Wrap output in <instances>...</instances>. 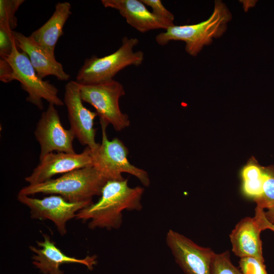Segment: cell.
Listing matches in <instances>:
<instances>
[{
    "label": "cell",
    "instance_id": "cell-1",
    "mask_svg": "<svg viewBox=\"0 0 274 274\" xmlns=\"http://www.w3.org/2000/svg\"><path fill=\"white\" fill-rule=\"evenodd\" d=\"M144 190L141 186L129 187L127 179L108 180L102 188L99 200L79 211L75 218L83 221L90 220L88 227L91 229H119L122 224L124 210H142Z\"/></svg>",
    "mask_w": 274,
    "mask_h": 274
},
{
    "label": "cell",
    "instance_id": "cell-2",
    "mask_svg": "<svg viewBox=\"0 0 274 274\" xmlns=\"http://www.w3.org/2000/svg\"><path fill=\"white\" fill-rule=\"evenodd\" d=\"M108 180L93 166L79 168L43 183L29 184L19 194L30 196L39 193L58 195L73 202L92 200L100 195Z\"/></svg>",
    "mask_w": 274,
    "mask_h": 274
},
{
    "label": "cell",
    "instance_id": "cell-3",
    "mask_svg": "<svg viewBox=\"0 0 274 274\" xmlns=\"http://www.w3.org/2000/svg\"><path fill=\"white\" fill-rule=\"evenodd\" d=\"M231 19V15L225 5L216 1L213 12L207 20L194 24L174 25L157 35L155 40L161 46L171 41H184L186 51L196 56L204 46L212 43L213 38L222 35Z\"/></svg>",
    "mask_w": 274,
    "mask_h": 274
},
{
    "label": "cell",
    "instance_id": "cell-4",
    "mask_svg": "<svg viewBox=\"0 0 274 274\" xmlns=\"http://www.w3.org/2000/svg\"><path fill=\"white\" fill-rule=\"evenodd\" d=\"M139 42L137 38L125 37L121 46L114 53L102 57L93 55L86 58L78 72L76 81L81 84L109 81L127 66L141 65L144 60V53L134 51Z\"/></svg>",
    "mask_w": 274,
    "mask_h": 274
},
{
    "label": "cell",
    "instance_id": "cell-5",
    "mask_svg": "<svg viewBox=\"0 0 274 274\" xmlns=\"http://www.w3.org/2000/svg\"><path fill=\"white\" fill-rule=\"evenodd\" d=\"M102 139L97 149L91 152L93 166L108 180H122V173L136 178L145 187H149L150 180L148 172L131 164L127 158L129 151L117 138L109 140L106 133L107 125L100 123Z\"/></svg>",
    "mask_w": 274,
    "mask_h": 274
},
{
    "label": "cell",
    "instance_id": "cell-6",
    "mask_svg": "<svg viewBox=\"0 0 274 274\" xmlns=\"http://www.w3.org/2000/svg\"><path fill=\"white\" fill-rule=\"evenodd\" d=\"M79 84L83 101L94 108L100 123L111 124L118 131L130 125L128 115L119 107V99L125 93L121 83L113 79L96 84Z\"/></svg>",
    "mask_w": 274,
    "mask_h": 274
},
{
    "label": "cell",
    "instance_id": "cell-7",
    "mask_svg": "<svg viewBox=\"0 0 274 274\" xmlns=\"http://www.w3.org/2000/svg\"><path fill=\"white\" fill-rule=\"evenodd\" d=\"M5 59L13 68L14 80L19 81L21 88L27 92V101L40 110L44 108L43 99L55 106L64 105L63 101L58 95L57 88L38 76L26 54L18 50L15 40L11 54Z\"/></svg>",
    "mask_w": 274,
    "mask_h": 274
},
{
    "label": "cell",
    "instance_id": "cell-8",
    "mask_svg": "<svg viewBox=\"0 0 274 274\" xmlns=\"http://www.w3.org/2000/svg\"><path fill=\"white\" fill-rule=\"evenodd\" d=\"M17 198L20 203L29 208L31 218L51 221L62 236L67 232L66 222L75 218L79 211L93 203L92 200L70 202L62 196L55 194L39 199L18 194Z\"/></svg>",
    "mask_w": 274,
    "mask_h": 274
},
{
    "label": "cell",
    "instance_id": "cell-9",
    "mask_svg": "<svg viewBox=\"0 0 274 274\" xmlns=\"http://www.w3.org/2000/svg\"><path fill=\"white\" fill-rule=\"evenodd\" d=\"M63 102L66 106L70 129L82 145L95 151L99 144L95 141L96 129L94 120L97 116L95 112L86 108L81 97L79 84L71 81L65 86Z\"/></svg>",
    "mask_w": 274,
    "mask_h": 274
},
{
    "label": "cell",
    "instance_id": "cell-10",
    "mask_svg": "<svg viewBox=\"0 0 274 274\" xmlns=\"http://www.w3.org/2000/svg\"><path fill=\"white\" fill-rule=\"evenodd\" d=\"M165 241L177 263L185 274H211L215 253L201 247L184 235L169 229Z\"/></svg>",
    "mask_w": 274,
    "mask_h": 274
},
{
    "label": "cell",
    "instance_id": "cell-11",
    "mask_svg": "<svg viewBox=\"0 0 274 274\" xmlns=\"http://www.w3.org/2000/svg\"><path fill=\"white\" fill-rule=\"evenodd\" d=\"M34 134L40 146L39 159L54 151L76 153L73 144L75 136L70 129L62 126L58 111L53 104H49L42 113Z\"/></svg>",
    "mask_w": 274,
    "mask_h": 274
},
{
    "label": "cell",
    "instance_id": "cell-12",
    "mask_svg": "<svg viewBox=\"0 0 274 274\" xmlns=\"http://www.w3.org/2000/svg\"><path fill=\"white\" fill-rule=\"evenodd\" d=\"M39 161L31 174L24 178L29 184L43 183L55 175L93 166L91 150L88 147L81 153L51 152Z\"/></svg>",
    "mask_w": 274,
    "mask_h": 274
},
{
    "label": "cell",
    "instance_id": "cell-13",
    "mask_svg": "<svg viewBox=\"0 0 274 274\" xmlns=\"http://www.w3.org/2000/svg\"><path fill=\"white\" fill-rule=\"evenodd\" d=\"M43 241H37L39 247L29 246L34 253L32 264L43 274H63L60 266L63 264L79 263L85 265L91 270L96 264V256L88 255L83 259L70 257L63 253L48 234H43Z\"/></svg>",
    "mask_w": 274,
    "mask_h": 274
},
{
    "label": "cell",
    "instance_id": "cell-14",
    "mask_svg": "<svg viewBox=\"0 0 274 274\" xmlns=\"http://www.w3.org/2000/svg\"><path fill=\"white\" fill-rule=\"evenodd\" d=\"M101 2L105 8L118 11L128 24L141 32L166 30L173 26L150 12L141 0H102Z\"/></svg>",
    "mask_w": 274,
    "mask_h": 274
},
{
    "label": "cell",
    "instance_id": "cell-15",
    "mask_svg": "<svg viewBox=\"0 0 274 274\" xmlns=\"http://www.w3.org/2000/svg\"><path fill=\"white\" fill-rule=\"evenodd\" d=\"M13 36L17 47L28 56L38 76L42 79L53 76L61 81H67L70 75L66 73L62 65L55 58L51 57L40 45L29 37L13 31Z\"/></svg>",
    "mask_w": 274,
    "mask_h": 274
},
{
    "label": "cell",
    "instance_id": "cell-16",
    "mask_svg": "<svg viewBox=\"0 0 274 274\" xmlns=\"http://www.w3.org/2000/svg\"><path fill=\"white\" fill-rule=\"evenodd\" d=\"M262 231L255 217L242 219L229 235L234 254L240 258L251 257L264 261L260 238Z\"/></svg>",
    "mask_w": 274,
    "mask_h": 274
},
{
    "label": "cell",
    "instance_id": "cell-17",
    "mask_svg": "<svg viewBox=\"0 0 274 274\" xmlns=\"http://www.w3.org/2000/svg\"><path fill=\"white\" fill-rule=\"evenodd\" d=\"M71 8L68 2H58L50 18L28 36L53 58L56 45L63 35L64 25L72 14Z\"/></svg>",
    "mask_w": 274,
    "mask_h": 274
},
{
    "label": "cell",
    "instance_id": "cell-18",
    "mask_svg": "<svg viewBox=\"0 0 274 274\" xmlns=\"http://www.w3.org/2000/svg\"><path fill=\"white\" fill-rule=\"evenodd\" d=\"M242 177L244 193L254 199L259 197L262 192L263 167L261 166L253 158L243 167Z\"/></svg>",
    "mask_w": 274,
    "mask_h": 274
},
{
    "label": "cell",
    "instance_id": "cell-19",
    "mask_svg": "<svg viewBox=\"0 0 274 274\" xmlns=\"http://www.w3.org/2000/svg\"><path fill=\"white\" fill-rule=\"evenodd\" d=\"M264 181L261 195L254 199L262 209L274 207V166L263 167Z\"/></svg>",
    "mask_w": 274,
    "mask_h": 274
},
{
    "label": "cell",
    "instance_id": "cell-20",
    "mask_svg": "<svg viewBox=\"0 0 274 274\" xmlns=\"http://www.w3.org/2000/svg\"><path fill=\"white\" fill-rule=\"evenodd\" d=\"M24 0H0V27L13 30L17 25L15 13Z\"/></svg>",
    "mask_w": 274,
    "mask_h": 274
},
{
    "label": "cell",
    "instance_id": "cell-21",
    "mask_svg": "<svg viewBox=\"0 0 274 274\" xmlns=\"http://www.w3.org/2000/svg\"><path fill=\"white\" fill-rule=\"evenodd\" d=\"M211 274H242L231 262L228 251L215 253L212 262Z\"/></svg>",
    "mask_w": 274,
    "mask_h": 274
},
{
    "label": "cell",
    "instance_id": "cell-22",
    "mask_svg": "<svg viewBox=\"0 0 274 274\" xmlns=\"http://www.w3.org/2000/svg\"><path fill=\"white\" fill-rule=\"evenodd\" d=\"M264 261L248 257L240 258L239 267L242 274H267Z\"/></svg>",
    "mask_w": 274,
    "mask_h": 274
},
{
    "label": "cell",
    "instance_id": "cell-23",
    "mask_svg": "<svg viewBox=\"0 0 274 274\" xmlns=\"http://www.w3.org/2000/svg\"><path fill=\"white\" fill-rule=\"evenodd\" d=\"M13 31L11 29L0 27V56L5 59L12 53L15 41Z\"/></svg>",
    "mask_w": 274,
    "mask_h": 274
},
{
    "label": "cell",
    "instance_id": "cell-24",
    "mask_svg": "<svg viewBox=\"0 0 274 274\" xmlns=\"http://www.w3.org/2000/svg\"><path fill=\"white\" fill-rule=\"evenodd\" d=\"M146 6L152 9V12L159 18L166 21L172 25L174 23V15L167 10L160 0H141Z\"/></svg>",
    "mask_w": 274,
    "mask_h": 274
},
{
    "label": "cell",
    "instance_id": "cell-25",
    "mask_svg": "<svg viewBox=\"0 0 274 274\" xmlns=\"http://www.w3.org/2000/svg\"><path fill=\"white\" fill-rule=\"evenodd\" d=\"M0 80L6 83L14 80L12 66L7 60L2 58L0 59Z\"/></svg>",
    "mask_w": 274,
    "mask_h": 274
},
{
    "label": "cell",
    "instance_id": "cell-26",
    "mask_svg": "<svg viewBox=\"0 0 274 274\" xmlns=\"http://www.w3.org/2000/svg\"><path fill=\"white\" fill-rule=\"evenodd\" d=\"M254 217L257 220L262 231L268 229L274 232V224L268 221L263 209L256 207Z\"/></svg>",
    "mask_w": 274,
    "mask_h": 274
},
{
    "label": "cell",
    "instance_id": "cell-27",
    "mask_svg": "<svg viewBox=\"0 0 274 274\" xmlns=\"http://www.w3.org/2000/svg\"><path fill=\"white\" fill-rule=\"evenodd\" d=\"M267 210V211L264 212L265 217L269 222L274 224V207Z\"/></svg>",
    "mask_w": 274,
    "mask_h": 274
}]
</instances>
